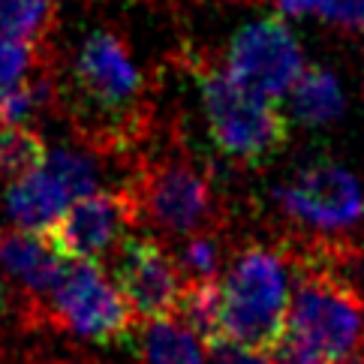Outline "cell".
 Wrapping results in <instances>:
<instances>
[{"label": "cell", "mask_w": 364, "mask_h": 364, "mask_svg": "<svg viewBox=\"0 0 364 364\" xmlns=\"http://www.w3.org/2000/svg\"><path fill=\"white\" fill-rule=\"evenodd\" d=\"M51 18V0H0V33L31 43L43 36Z\"/></svg>", "instance_id": "19"}, {"label": "cell", "mask_w": 364, "mask_h": 364, "mask_svg": "<svg viewBox=\"0 0 364 364\" xmlns=\"http://www.w3.org/2000/svg\"><path fill=\"white\" fill-rule=\"evenodd\" d=\"M322 21H328L334 28L349 31L364 40V0H337L334 6L322 12Z\"/></svg>", "instance_id": "21"}, {"label": "cell", "mask_w": 364, "mask_h": 364, "mask_svg": "<svg viewBox=\"0 0 364 364\" xmlns=\"http://www.w3.org/2000/svg\"><path fill=\"white\" fill-rule=\"evenodd\" d=\"M141 364H208L211 349L202 343L178 316L145 319V328L136 337Z\"/></svg>", "instance_id": "13"}, {"label": "cell", "mask_w": 364, "mask_h": 364, "mask_svg": "<svg viewBox=\"0 0 364 364\" xmlns=\"http://www.w3.org/2000/svg\"><path fill=\"white\" fill-rule=\"evenodd\" d=\"M43 166L60 181L63 190L70 193V199L87 196V193H94L100 187V166L87 151L63 148V145L51 148V151H46Z\"/></svg>", "instance_id": "16"}, {"label": "cell", "mask_w": 364, "mask_h": 364, "mask_svg": "<svg viewBox=\"0 0 364 364\" xmlns=\"http://www.w3.org/2000/svg\"><path fill=\"white\" fill-rule=\"evenodd\" d=\"M214 364H271L265 353H253V349H244L235 343H220L211 349Z\"/></svg>", "instance_id": "22"}, {"label": "cell", "mask_w": 364, "mask_h": 364, "mask_svg": "<svg viewBox=\"0 0 364 364\" xmlns=\"http://www.w3.org/2000/svg\"><path fill=\"white\" fill-rule=\"evenodd\" d=\"M75 82L102 112H124L141 94V73L127 46L109 31H94L75 55Z\"/></svg>", "instance_id": "10"}, {"label": "cell", "mask_w": 364, "mask_h": 364, "mask_svg": "<svg viewBox=\"0 0 364 364\" xmlns=\"http://www.w3.org/2000/svg\"><path fill=\"white\" fill-rule=\"evenodd\" d=\"M202 109L214 148L244 168L268 166L289 141V118L280 100L235 82L223 67L199 73Z\"/></svg>", "instance_id": "2"}, {"label": "cell", "mask_w": 364, "mask_h": 364, "mask_svg": "<svg viewBox=\"0 0 364 364\" xmlns=\"http://www.w3.org/2000/svg\"><path fill=\"white\" fill-rule=\"evenodd\" d=\"M4 310H6V289L0 286V314H4Z\"/></svg>", "instance_id": "25"}, {"label": "cell", "mask_w": 364, "mask_h": 364, "mask_svg": "<svg viewBox=\"0 0 364 364\" xmlns=\"http://www.w3.org/2000/svg\"><path fill=\"white\" fill-rule=\"evenodd\" d=\"M112 280L121 289L136 319L172 316L178 307L184 277L175 256L157 238H121L114 253Z\"/></svg>", "instance_id": "8"}, {"label": "cell", "mask_w": 364, "mask_h": 364, "mask_svg": "<svg viewBox=\"0 0 364 364\" xmlns=\"http://www.w3.org/2000/svg\"><path fill=\"white\" fill-rule=\"evenodd\" d=\"M60 256L51 250L46 235L24 229L0 232V271L31 295H46L58 274Z\"/></svg>", "instance_id": "12"}, {"label": "cell", "mask_w": 364, "mask_h": 364, "mask_svg": "<svg viewBox=\"0 0 364 364\" xmlns=\"http://www.w3.org/2000/svg\"><path fill=\"white\" fill-rule=\"evenodd\" d=\"M274 4L283 12H289V16H319L322 18V12L334 6L337 0H274Z\"/></svg>", "instance_id": "23"}, {"label": "cell", "mask_w": 364, "mask_h": 364, "mask_svg": "<svg viewBox=\"0 0 364 364\" xmlns=\"http://www.w3.org/2000/svg\"><path fill=\"white\" fill-rule=\"evenodd\" d=\"M286 337L322 361H334L364 341V304L328 268H304L289 295Z\"/></svg>", "instance_id": "3"}, {"label": "cell", "mask_w": 364, "mask_h": 364, "mask_svg": "<svg viewBox=\"0 0 364 364\" xmlns=\"http://www.w3.org/2000/svg\"><path fill=\"white\" fill-rule=\"evenodd\" d=\"M232 79L262 97L283 100L289 85L304 70L301 43L280 16L259 18L232 36L226 67Z\"/></svg>", "instance_id": "7"}, {"label": "cell", "mask_w": 364, "mask_h": 364, "mask_svg": "<svg viewBox=\"0 0 364 364\" xmlns=\"http://www.w3.org/2000/svg\"><path fill=\"white\" fill-rule=\"evenodd\" d=\"M280 211L319 235H341L364 217V190L346 166L328 157L304 163L274 190Z\"/></svg>", "instance_id": "6"}, {"label": "cell", "mask_w": 364, "mask_h": 364, "mask_svg": "<svg viewBox=\"0 0 364 364\" xmlns=\"http://www.w3.org/2000/svg\"><path fill=\"white\" fill-rule=\"evenodd\" d=\"M46 295L55 319L75 337L109 343L133 331V310L124 301L112 274H106L94 259L60 262Z\"/></svg>", "instance_id": "5"}, {"label": "cell", "mask_w": 364, "mask_h": 364, "mask_svg": "<svg viewBox=\"0 0 364 364\" xmlns=\"http://www.w3.org/2000/svg\"><path fill=\"white\" fill-rule=\"evenodd\" d=\"M289 256L280 247L247 244L232 259L220 286V337L253 353H271L286 334L292 295Z\"/></svg>", "instance_id": "1"}, {"label": "cell", "mask_w": 364, "mask_h": 364, "mask_svg": "<svg viewBox=\"0 0 364 364\" xmlns=\"http://www.w3.org/2000/svg\"><path fill=\"white\" fill-rule=\"evenodd\" d=\"M133 223V205L127 193L94 190L67 205L55 226L46 232L60 259H97L112 253L124 238V229Z\"/></svg>", "instance_id": "9"}, {"label": "cell", "mask_w": 364, "mask_h": 364, "mask_svg": "<svg viewBox=\"0 0 364 364\" xmlns=\"http://www.w3.org/2000/svg\"><path fill=\"white\" fill-rule=\"evenodd\" d=\"M46 151L48 148L43 145V139L28 127L0 124V178L12 181L31 172L46 160Z\"/></svg>", "instance_id": "17"}, {"label": "cell", "mask_w": 364, "mask_h": 364, "mask_svg": "<svg viewBox=\"0 0 364 364\" xmlns=\"http://www.w3.org/2000/svg\"><path fill=\"white\" fill-rule=\"evenodd\" d=\"M181 277L187 280H214L223 271V241H220L217 229L211 232H196L187 235L184 247L175 256Z\"/></svg>", "instance_id": "18"}, {"label": "cell", "mask_w": 364, "mask_h": 364, "mask_svg": "<svg viewBox=\"0 0 364 364\" xmlns=\"http://www.w3.org/2000/svg\"><path fill=\"white\" fill-rule=\"evenodd\" d=\"M286 94L292 118L304 127H328L346 112L343 87L325 67H304Z\"/></svg>", "instance_id": "14"}, {"label": "cell", "mask_w": 364, "mask_h": 364, "mask_svg": "<svg viewBox=\"0 0 364 364\" xmlns=\"http://www.w3.org/2000/svg\"><path fill=\"white\" fill-rule=\"evenodd\" d=\"M127 196L133 205V220H148L168 238L211 232L220 223L214 181L193 160H163L145 168Z\"/></svg>", "instance_id": "4"}, {"label": "cell", "mask_w": 364, "mask_h": 364, "mask_svg": "<svg viewBox=\"0 0 364 364\" xmlns=\"http://www.w3.org/2000/svg\"><path fill=\"white\" fill-rule=\"evenodd\" d=\"M70 202V193L43 163L12 178L4 193V211L9 223L24 232H36V235H46Z\"/></svg>", "instance_id": "11"}, {"label": "cell", "mask_w": 364, "mask_h": 364, "mask_svg": "<svg viewBox=\"0 0 364 364\" xmlns=\"http://www.w3.org/2000/svg\"><path fill=\"white\" fill-rule=\"evenodd\" d=\"M328 364H364V346H355V349H349L346 355L334 358V361H328Z\"/></svg>", "instance_id": "24"}, {"label": "cell", "mask_w": 364, "mask_h": 364, "mask_svg": "<svg viewBox=\"0 0 364 364\" xmlns=\"http://www.w3.org/2000/svg\"><path fill=\"white\" fill-rule=\"evenodd\" d=\"M172 316H178L193 334H199L208 349L223 343V337H220V286H217V277L214 280H187Z\"/></svg>", "instance_id": "15"}, {"label": "cell", "mask_w": 364, "mask_h": 364, "mask_svg": "<svg viewBox=\"0 0 364 364\" xmlns=\"http://www.w3.org/2000/svg\"><path fill=\"white\" fill-rule=\"evenodd\" d=\"M33 70V48L31 43L0 33V90L24 82Z\"/></svg>", "instance_id": "20"}]
</instances>
